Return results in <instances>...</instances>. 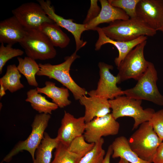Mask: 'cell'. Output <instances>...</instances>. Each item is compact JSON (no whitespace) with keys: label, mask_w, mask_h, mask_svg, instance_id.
Listing matches in <instances>:
<instances>
[{"label":"cell","mask_w":163,"mask_h":163,"mask_svg":"<svg viewBox=\"0 0 163 163\" xmlns=\"http://www.w3.org/2000/svg\"><path fill=\"white\" fill-rule=\"evenodd\" d=\"M101 8L98 15L85 25L87 30H95L99 24L117 20H126L129 16L122 9L111 5L107 0H100Z\"/></svg>","instance_id":"obj_18"},{"label":"cell","mask_w":163,"mask_h":163,"mask_svg":"<svg viewBox=\"0 0 163 163\" xmlns=\"http://www.w3.org/2000/svg\"><path fill=\"white\" fill-rule=\"evenodd\" d=\"M38 29L46 35L54 46L63 48L69 43V37L55 23H44Z\"/></svg>","instance_id":"obj_21"},{"label":"cell","mask_w":163,"mask_h":163,"mask_svg":"<svg viewBox=\"0 0 163 163\" xmlns=\"http://www.w3.org/2000/svg\"><path fill=\"white\" fill-rule=\"evenodd\" d=\"M85 124L84 117L76 118L65 111L56 137L60 143L68 147L74 139L83 135Z\"/></svg>","instance_id":"obj_14"},{"label":"cell","mask_w":163,"mask_h":163,"mask_svg":"<svg viewBox=\"0 0 163 163\" xmlns=\"http://www.w3.org/2000/svg\"><path fill=\"white\" fill-rule=\"evenodd\" d=\"M17 59L18 64L17 67L20 73L25 76L29 85L37 87L38 84L35 75L39 70V65L35 60L28 56L24 59L18 57Z\"/></svg>","instance_id":"obj_24"},{"label":"cell","mask_w":163,"mask_h":163,"mask_svg":"<svg viewBox=\"0 0 163 163\" xmlns=\"http://www.w3.org/2000/svg\"><path fill=\"white\" fill-rule=\"evenodd\" d=\"M99 69L100 79L97 87L95 90L89 92L94 95L108 100H111L124 95L123 91L117 87L119 79L113 75L110 70L113 69V66L103 62L98 64Z\"/></svg>","instance_id":"obj_11"},{"label":"cell","mask_w":163,"mask_h":163,"mask_svg":"<svg viewBox=\"0 0 163 163\" xmlns=\"http://www.w3.org/2000/svg\"><path fill=\"white\" fill-rule=\"evenodd\" d=\"M140 0H108L112 6L122 9L129 18L136 17V9Z\"/></svg>","instance_id":"obj_30"},{"label":"cell","mask_w":163,"mask_h":163,"mask_svg":"<svg viewBox=\"0 0 163 163\" xmlns=\"http://www.w3.org/2000/svg\"><path fill=\"white\" fill-rule=\"evenodd\" d=\"M0 97L2 98L6 94L5 91L1 82H0Z\"/></svg>","instance_id":"obj_35"},{"label":"cell","mask_w":163,"mask_h":163,"mask_svg":"<svg viewBox=\"0 0 163 163\" xmlns=\"http://www.w3.org/2000/svg\"><path fill=\"white\" fill-rule=\"evenodd\" d=\"M101 29L109 38L120 41H132L142 36L152 37L157 33L137 17L116 20Z\"/></svg>","instance_id":"obj_1"},{"label":"cell","mask_w":163,"mask_h":163,"mask_svg":"<svg viewBox=\"0 0 163 163\" xmlns=\"http://www.w3.org/2000/svg\"><path fill=\"white\" fill-rule=\"evenodd\" d=\"M82 158L69 151L67 147L59 142L55 149L54 158L50 163H79Z\"/></svg>","instance_id":"obj_26"},{"label":"cell","mask_w":163,"mask_h":163,"mask_svg":"<svg viewBox=\"0 0 163 163\" xmlns=\"http://www.w3.org/2000/svg\"><path fill=\"white\" fill-rule=\"evenodd\" d=\"M97 0H91L90 7L83 24H86L96 18L99 14L101 8L98 5Z\"/></svg>","instance_id":"obj_32"},{"label":"cell","mask_w":163,"mask_h":163,"mask_svg":"<svg viewBox=\"0 0 163 163\" xmlns=\"http://www.w3.org/2000/svg\"><path fill=\"white\" fill-rule=\"evenodd\" d=\"M27 94L25 101L30 102L32 108L40 113L50 114L58 107L56 104L49 101L38 93L37 88L30 89Z\"/></svg>","instance_id":"obj_23"},{"label":"cell","mask_w":163,"mask_h":163,"mask_svg":"<svg viewBox=\"0 0 163 163\" xmlns=\"http://www.w3.org/2000/svg\"><path fill=\"white\" fill-rule=\"evenodd\" d=\"M111 114L117 120L124 117H131L134 122L133 129H136L144 122L149 121L155 112L152 109H144L141 106L142 100L120 96L109 100Z\"/></svg>","instance_id":"obj_5"},{"label":"cell","mask_w":163,"mask_h":163,"mask_svg":"<svg viewBox=\"0 0 163 163\" xmlns=\"http://www.w3.org/2000/svg\"><path fill=\"white\" fill-rule=\"evenodd\" d=\"M87 94L89 97L84 95L79 100L80 104L85 107L83 117L86 123L110 113L111 108L109 100L96 96L89 92Z\"/></svg>","instance_id":"obj_16"},{"label":"cell","mask_w":163,"mask_h":163,"mask_svg":"<svg viewBox=\"0 0 163 163\" xmlns=\"http://www.w3.org/2000/svg\"><path fill=\"white\" fill-rule=\"evenodd\" d=\"M120 124L110 113L104 116L96 117L86 123L83 135L86 142L95 143L103 136L117 134L120 129Z\"/></svg>","instance_id":"obj_9"},{"label":"cell","mask_w":163,"mask_h":163,"mask_svg":"<svg viewBox=\"0 0 163 163\" xmlns=\"http://www.w3.org/2000/svg\"><path fill=\"white\" fill-rule=\"evenodd\" d=\"M128 140L132 150L140 158L151 163L153 162L157 150L163 141L149 121L140 125Z\"/></svg>","instance_id":"obj_3"},{"label":"cell","mask_w":163,"mask_h":163,"mask_svg":"<svg viewBox=\"0 0 163 163\" xmlns=\"http://www.w3.org/2000/svg\"><path fill=\"white\" fill-rule=\"evenodd\" d=\"M59 143L56 137L52 138L45 132L43 138L36 151L33 163H50L52 152Z\"/></svg>","instance_id":"obj_22"},{"label":"cell","mask_w":163,"mask_h":163,"mask_svg":"<svg viewBox=\"0 0 163 163\" xmlns=\"http://www.w3.org/2000/svg\"><path fill=\"white\" fill-rule=\"evenodd\" d=\"M117 163H130L125 159L120 158V160Z\"/></svg>","instance_id":"obj_36"},{"label":"cell","mask_w":163,"mask_h":163,"mask_svg":"<svg viewBox=\"0 0 163 163\" xmlns=\"http://www.w3.org/2000/svg\"><path fill=\"white\" fill-rule=\"evenodd\" d=\"M50 118V114L36 115L31 124L32 129L30 135L25 140L18 142L4 158L2 161L9 162L14 156L23 150L29 152L34 161L36 151L43 138L45 130Z\"/></svg>","instance_id":"obj_8"},{"label":"cell","mask_w":163,"mask_h":163,"mask_svg":"<svg viewBox=\"0 0 163 163\" xmlns=\"http://www.w3.org/2000/svg\"><path fill=\"white\" fill-rule=\"evenodd\" d=\"M147 40L139 43L132 49L117 67L119 84L133 78L137 80L147 69L149 62L145 58L144 51Z\"/></svg>","instance_id":"obj_7"},{"label":"cell","mask_w":163,"mask_h":163,"mask_svg":"<svg viewBox=\"0 0 163 163\" xmlns=\"http://www.w3.org/2000/svg\"><path fill=\"white\" fill-rule=\"evenodd\" d=\"M113 158H123L130 163H152L140 158L130 148L128 139L124 136L116 138L111 144Z\"/></svg>","instance_id":"obj_19"},{"label":"cell","mask_w":163,"mask_h":163,"mask_svg":"<svg viewBox=\"0 0 163 163\" xmlns=\"http://www.w3.org/2000/svg\"><path fill=\"white\" fill-rule=\"evenodd\" d=\"M113 153V150L111 145L108 147L107 152L101 163H110V158Z\"/></svg>","instance_id":"obj_34"},{"label":"cell","mask_w":163,"mask_h":163,"mask_svg":"<svg viewBox=\"0 0 163 163\" xmlns=\"http://www.w3.org/2000/svg\"><path fill=\"white\" fill-rule=\"evenodd\" d=\"M14 16L26 30L38 29L45 22L54 23L46 14L39 3H24L12 11Z\"/></svg>","instance_id":"obj_10"},{"label":"cell","mask_w":163,"mask_h":163,"mask_svg":"<svg viewBox=\"0 0 163 163\" xmlns=\"http://www.w3.org/2000/svg\"><path fill=\"white\" fill-rule=\"evenodd\" d=\"M26 30L14 16L0 22V42L13 45L21 42Z\"/></svg>","instance_id":"obj_17"},{"label":"cell","mask_w":163,"mask_h":163,"mask_svg":"<svg viewBox=\"0 0 163 163\" xmlns=\"http://www.w3.org/2000/svg\"><path fill=\"white\" fill-rule=\"evenodd\" d=\"M12 45L7 44L6 46L1 43L0 46V74L2 73L3 68L7 62L13 58L22 56L24 53L22 50L14 48Z\"/></svg>","instance_id":"obj_29"},{"label":"cell","mask_w":163,"mask_h":163,"mask_svg":"<svg viewBox=\"0 0 163 163\" xmlns=\"http://www.w3.org/2000/svg\"><path fill=\"white\" fill-rule=\"evenodd\" d=\"M104 142L102 138L95 143L92 150L81 158L79 163H101L106 154L102 147Z\"/></svg>","instance_id":"obj_27"},{"label":"cell","mask_w":163,"mask_h":163,"mask_svg":"<svg viewBox=\"0 0 163 163\" xmlns=\"http://www.w3.org/2000/svg\"><path fill=\"white\" fill-rule=\"evenodd\" d=\"M149 121L158 136L163 141V109L155 112Z\"/></svg>","instance_id":"obj_31"},{"label":"cell","mask_w":163,"mask_h":163,"mask_svg":"<svg viewBox=\"0 0 163 163\" xmlns=\"http://www.w3.org/2000/svg\"><path fill=\"white\" fill-rule=\"evenodd\" d=\"M158 79L157 72L154 65L149 62L147 69L137 80L135 86L123 91L124 95L131 98L145 100L163 106V96L157 87Z\"/></svg>","instance_id":"obj_4"},{"label":"cell","mask_w":163,"mask_h":163,"mask_svg":"<svg viewBox=\"0 0 163 163\" xmlns=\"http://www.w3.org/2000/svg\"><path fill=\"white\" fill-rule=\"evenodd\" d=\"M94 145L86 142L82 135L74 139L67 148L69 151L82 158L92 150Z\"/></svg>","instance_id":"obj_28"},{"label":"cell","mask_w":163,"mask_h":163,"mask_svg":"<svg viewBox=\"0 0 163 163\" xmlns=\"http://www.w3.org/2000/svg\"><path fill=\"white\" fill-rule=\"evenodd\" d=\"M37 1L51 20L59 26L65 28L72 34L75 42V51L77 52L86 45L87 42L84 41L81 38L83 32L87 30L85 24L75 23L72 19H65L56 14L54 8L51 5V2L49 0Z\"/></svg>","instance_id":"obj_13"},{"label":"cell","mask_w":163,"mask_h":163,"mask_svg":"<svg viewBox=\"0 0 163 163\" xmlns=\"http://www.w3.org/2000/svg\"><path fill=\"white\" fill-rule=\"evenodd\" d=\"M154 163H163V141L158 147L153 160Z\"/></svg>","instance_id":"obj_33"},{"label":"cell","mask_w":163,"mask_h":163,"mask_svg":"<svg viewBox=\"0 0 163 163\" xmlns=\"http://www.w3.org/2000/svg\"><path fill=\"white\" fill-rule=\"evenodd\" d=\"M77 52L75 51L71 56L66 57L65 61L59 64L39 63L40 69L36 75L45 76L50 79L56 80L71 92L75 100H79L82 97L87 94L88 92L85 88L77 85L70 74L72 63L79 57Z\"/></svg>","instance_id":"obj_2"},{"label":"cell","mask_w":163,"mask_h":163,"mask_svg":"<svg viewBox=\"0 0 163 163\" xmlns=\"http://www.w3.org/2000/svg\"><path fill=\"white\" fill-rule=\"evenodd\" d=\"M95 30L97 31L98 34V39L95 45V50H99L103 45L107 43H110L115 46L119 52L118 56L115 59L114 61L117 67L132 49L147 39V37L142 36L130 41H117L111 40L107 36L101 27H97Z\"/></svg>","instance_id":"obj_15"},{"label":"cell","mask_w":163,"mask_h":163,"mask_svg":"<svg viewBox=\"0 0 163 163\" xmlns=\"http://www.w3.org/2000/svg\"><path fill=\"white\" fill-rule=\"evenodd\" d=\"M136 17L156 30L163 25V0H140L136 9Z\"/></svg>","instance_id":"obj_12"},{"label":"cell","mask_w":163,"mask_h":163,"mask_svg":"<svg viewBox=\"0 0 163 163\" xmlns=\"http://www.w3.org/2000/svg\"><path fill=\"white\" fill-rule=\"evenodd\" d=\"M45 84V86L43 87L37 88L38 93L46 95L60 108L71 104V101L68 99L69 94L68 88L57 87L55 83L49 81H46Z\"/></svg>","instance_id":"obj_20"},{"label":"cell","mask_w":163,"mask_h":163,"mask_svg":"<svg viewBox=\"0 0 163 163\" xmlns=\"http://www.w3.org/2000/svg\"><path fill=\"white\" fill-rule=\"evenodd\" d=\"M21 76L14 64L7 66L6 72L0 79L5 90L13 93L24 88L21 82Z\"/></svg>","instance_id":"obj_25"},{"label":"cell","mask_w":163,"mask_h":163,"mask_svg":"<svg viewBox=\"0 0 163 163\" xmlns=\"http://www.w3.org/2000/svg\"><path fill=\"white\" fill-rule=\"evenodd\" d=\"M158 31H161L163 35V26L158 30Z\"/></svg>","instance_id":"obj_37"},{"label":"cell","mask_w":163,"mask_h":163,"mask_svg":"<svg viewBox=\"0 0 163 163\" xmlns=\"http://www.w3.org/2000/svg\"><path fill=\"white\" fill-rule=\"evenodd\" d=\"M19 43L27 56L35 60L52 59L57 54L54 46L38 29L26 30L24 38Z\"/></svg>","instance_id":"obj_6"}]
</instances>
